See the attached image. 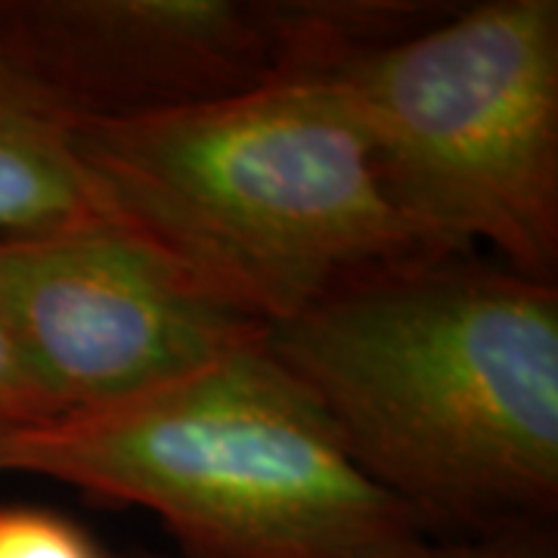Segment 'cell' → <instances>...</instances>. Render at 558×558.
Here are the masks:
<instances>
[{
	"label": "cell",
	"instance_id": "cell-6",
	"mask_svg": "<svg viewBox=\"0 0 558 558\" xmlns=\"http://www.w3.org/2000/svg\"><path fill=\"white\" fill-rule=\"evenodd\" d=\"M0 314L50 418L140 398L267 332L119 220L0 236Z\"/></svg>",
	"mask_w": 558,
	"mask_h": 558
},
{
	"label": "cell",
	"instance_id": "cell-7",
	"mask_svg": "<svg viewBox=\"0 0 558 558\" xmlns=\"http://www.w3.org/2000/svg\"><path fill=\"white\" fill-rule=\"evenodd\" d=\"M116 220L84 171L72 119L0 50V236Z\"/></svg>",
	"mask_w": 558,
	"mask_h": 558
},
{
	"label": "cell",
	"instance_id": "cell-9",
	"mask_svg": "<svg viewBox=\"0 0 558 558\" xmlns=\"http://www.w3.org/2000/svg\"><path fill=\"white\" fill-rule=\"evenodd\" d=\"M112 558H168L146 549L112 553ZM428 558H558L556 524L543 527H512L484 537L444 539Z\"/></svg>",
	"mask_w": 558,
	"mask_h": 558
},
{
	"label": "cell",
	"instance_id": "cell-4",
	"mask_svg": "<svg viewBox=\"0 0 558 558\" xmlns=\"http://www.w3.org/2000/svg\"><path fill=\"white\" fill-rule=\"evenodd\" d=\"M329 78L391 205L435 252L556 282V0L453 3Z\"/></svg>",
	"mask_w": 558,
	"mask_h": 558
},
{
	"label": "cell",
	"instance_id": "cell-8",
	"mask_svg": "<svg viewBox=\"0 0 558 558\" xmlns=\"http://www.w3.org/2000/svg\"><path fill=\"white\" fill-rule=\"evenodd\" d=\"M0 558H112L87 527L44 506L0 502Z\"/></svg>",
	"mask_w": 558,
	"mask_h": 558
},
{
	"label": "cell",
	"instance_id": "cell-5",
	"mask_svg": "<svg viewBox=\"0 0 558 558\" xmlns=\"http://www.w3.org/2000/svg\"><path fill=\"white\" fill-rule=\"evenodd\" d=\"M444 0H0V50L69 119L119 121L332 75Z\"/></svg>",
	"mask_w": 558,
	"mask_h": 558
},
{
	"label": "cell",
	"instance_id": "cell-3",
	"mask_svg": "<svg viewBox=\"0 0 558 558\" xmlns=\"http://www.w3.org/2000/svg\"><path fill=\"white\" fill-rule=\"evenodd\" d=\"M0 475L146 509L180 558H428L444 543L348 457L264 339L140 398L3 435Z\"/></svg>",
	"mask_w": 558,
	"mask_h": 558
},
{
	"label": "cell",
	"instance_id": "cell-2",
	"mask_svg": "<svg viewBox=\"0 0 558 558\" xmlns=\"http://www.w3.org/2000/svg\"><path fill=\"white\" fill-rule=\"evenodd\" d=\"M72 143L112 218L264 326L363 270L440 255L391 205L329 75L140 119H72Z\"/></svg>",
	"mask_w": 558,
	"mask_h": 558
},
{
	"label": "cell",
	"instance_id": "cell-1",
	"mask_svg": "<svg viewBox=\"0 0 558 558\" xmlns=\"http://www.w3.org/2000/svg\"><path fill=\"white\" fill-rule=\"evenodd\" d=\"M341 447L440 539L556 524L558 282L413 255L267 326Z\"/></svg>",
	"mask_w": 558,
	"mask_h": 558
},
{
	"label": "cell",
	"instance_id": "cell-10",
	"mask_svg": "<svg viewBox=\"0 0 558 558\" xmlns=\"http://www.w3.org/2000/svg\"><path fill=\"white\" fill-rule=\"evenodd\" d=\"M50 418L38 385L20 354L7 319L0 314V438L22 428H32Z\"/></svg>",
	"mask_w": 558,
	"mask_h": 558
}]
</instances>
